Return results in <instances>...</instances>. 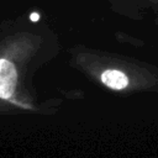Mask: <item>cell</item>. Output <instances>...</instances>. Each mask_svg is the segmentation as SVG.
Instances as JSON below:
<instances>
[{"label": "cell", "mask_w": 158, "mask_h": 158, "mask_svg": "<svg viewBox=\"0 0 158 158\" xmlns=\"http://www.w3.org/2000/svg\"><path fill=\"white\" fill-rule=\"evenodd\" d=\"M31 20L32 21H38V15L37 14H32L31 15Z\"/></svg>", "instance_id": "3957f363"}, {"label": "cell", "mask_w": 158, "mask_h": 158, "mask_svg": "<svg viewBox=\"0 0 158 158\" xmlns=\"http://www.w3.org/2000/svg\"><path fill=\"white\" fill-rule=\"evenodd\" d=\"M16 69L15 65L7 59H0V98L9 99L16 85Z\"/></svg>", "instance_id": "6da1fadb"}, {"label": "cell", "mask_w": 158, "mask_h": 158, "mask_svg": "<svg viewBox=\"0 0 158 158\" xmlns=\"http://www.w3.org/2000/svg\"><path fill=\"white\" fill-rule=\"evenodd\" d=\"M101 80L105 85H107L109 88L115 89V90H121V89L126 88L128 84L127 77L122 72L115 70V69L105 70L101 75Z\"/></svg>", "instance_id": "7a4b0ae2"}]
</instances>
